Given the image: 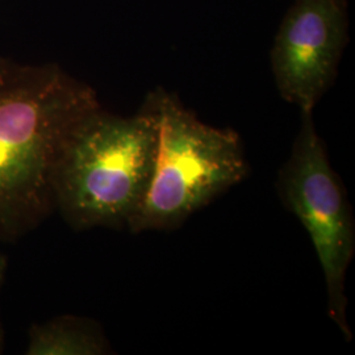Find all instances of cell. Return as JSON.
Wrapping results in <instances>:
<instances>
[{
    "label": "cell",
    "mask_w": 355,
    "mask_h": 355,
    "mask_svg": "<svg viewBox=\"0 0 355 355\" xmlns=\"http://www.w3.org/2000/svg\"><path fill=\"white\" fill-rule=\"evenodd\" d=\"M157 128L152 179L127 228L137 234L173 230L249 174L240 135L208 125L175 94L152 89L141 104Z\"/></svg>",
    "instance_id": "7a4b0ae2"
},
{
    "label": "cell",
    "mask_w": 355,
    "mask_h": 355,
    "mask_svg": "<svg viewBox=\"0 0 355 355\" xmlns=\"http://www.w3.org/2000/svg\"><path fill=\"white\" fill-rule=\"evenodd\" d=\"M6 271H7V258L4 254L0 253V291L6 279ZM3 349H4V331H3V325L0 320V354L3 353Z\"/></svg>",
    "instance_id": "52a82bcc"
},
{
    "label": "cell",
    "mask_w": 355,
    "mask_h": 355,
    "mask_svg": "<svg viewBox=\"0 0 355 355\" xmlns=\"http://www.w3.org/2000/svg\"><path fill=\"white\" fill-rule=\"evenodd\" d=\"M101 107L95 89L62 67L0 55V245L19 241L55 212L64 146Z\"/></svg>",
    "instance_id": "6da1fadb"
},
{
    "label": "cell",
    "mask_w": 355,
    "mask_h": 355,
    "mask_svg": "<svg viewBox=\"0 0 355 355\" xmlns=\"http://www.w3.org/2000/svg\"><path fill=\"white\" fill-rule=\"evenodd\" d=\"M346 0H295L270 51L280 98L300 112H313L338 73L349 42Z\"/></svg>",
    "instance_id": "5b68a950"
},
{
    "label": "cell",
    "mask_w": 355,
    "mask_h": 355,
    "mask_svg": "<svg viewBox=\"0 0 355 355\" xmlns=\"http://www.w3.org/2000/svg\"><path fill=\"white\" fill-rule=\"evenodd\" d=\"M111 346L101 325L86 318L61 316L35 324L29 330L26 354L103 355Z\"/></svg>",
    "instance_id": "8992f818"
},
{
    "label": "cell",
    "mask_w": 355,
    "mask_h": 355,
    "mask_svg": "<svg viewBox=\"0 0 355 355\" xmlns=\"http://www.w3.org/2000/svg\"><path fill=\"white\" fill-rule=\"evenodd\" d=\"M157 128L139 111L119 116L102 107L64 146L55 173V211L76 230L127 228L152 179Z\"/></svg>",
    "instance_id": "3957f363"
},
{
    "label": "cell",
    "mask_w": 355,
    "mask_h": 355,
    "mask_svg": "<svg viewBox=\"0 0 355 355\" xmlns=\"http://www.w3.org/2000/svg\"><path fill=\"white\" fill-rule=\"evenodd\" d=\"M275 186L280 202L300 221L313 243L324 274L330 318L345 340L352 341L345 282L355 254L354 215L318 135L313 112H300L299 132L280 166Z\"/></svg>",
    "instance_id": "277c9868"
}]
</instances>
